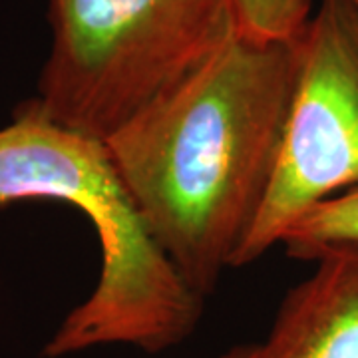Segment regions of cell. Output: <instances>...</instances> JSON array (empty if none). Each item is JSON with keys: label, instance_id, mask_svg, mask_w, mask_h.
Wrapping results in <instances>:
<instances>
[{"label": "cell", "instance_id": "1", "mask_svg": "<svg viewBox=\"0 0 358 358\" xmlns=\"http://www.w3.org/2000/svg\"><path fill=\"white\" fill-rule=\"evenodd\" d=\"M296 64V40L235 34L106 140L150 235L203 299L267 201Z\"/></svg>", "mask_w": 358, "mask_h": 358}, {"label": "cell", "instance_id": "2", "mask_svg": "<svg viewBox=\"0 0 358 358\" xmlns=\"http://www.w3.org/2000/svg\"><path fill=\"white\" fill-rule=\"evenodd\" d=\"M24 199L74 207L100 243L98 281L52 333L44 358L102 346L159 355L192 336L205 299L150 235L106 141L54 124L26 102L0 128V205Z\"/></svg>", "mask_w": 358, "mask_h": 358}, {"label": "cell", "instance_id": "3", "mask_svg": "<svg viewBox=\"0 0 358 358\" xmlns=\"http://www.w3.org/2000/svg\"><path fill=\"white\" fill-rule=\"evenodd\" d=\"M48 22L26 103L102 141L237 34L233 0H48Z\"/></svg>", "mask_w": 358, "mask_h": 358}, {"label": "cell", "instance_id": "4", "mask_svg": "<svg viewBox=\"0 0 358 358\" xmlns=\"http://www.w3.org/2000/svg\"><path fill=\"white\" fill-rule=\"evenodd\" d=\"M296 82L281 159L237 259L253 263L308 209L358 192V13L319 0L296 38Z\"/></svg>", "mask_w": 358, "mask_h": 358}, {"label": "cell", "instance_id": "5", "mask_svg": "<svg viewBox=\"0 0 358 358\" xmlns=\"http://www.w3.org/2000/svg\"><path fill=\"white\" fill-rule=\"evenodd\" d=\"M282 296L263 358H358V243L331 245Z\"/></svg>", "mask_w": 358, "mask_h": 358}, {"label": "cell", "instance_id": "6", "mask_svg": "<svg viewBox=\"0 0 358 358\" xmlns=\"http://www.w3.org/2000/svg\"><path fill=\"white\" fill-rule=\"evenodd\" d=\"M358 243V192L308 209L282 233L279 247L293 259L310 261L331 245Z\"/></svg>", "mask_w": 358, "mask_h": 358}, {"label": "cell", "instance_id": "7", "mask_svg": "<svg viewBox=\"0 0 358 358\" xmlns=\"http://www.w3.org/2000/svg\"><path fill=\"white\" fill-rule=\"evenodd\" d=\"M237 34L253 40H296L315 0H233Z\"/></svg>", "mask_w": 358, "mask_h": 358}, {"label": "cell", "instance_id": "8", "mask_svg": "<svg viewBox=\"0 0 358 358\" xmlns=\"http://www.w3.org/2000/svg\"><path fill=\"white\" fill-rule=\"evenodd\" d=\"M217 358H263V346H261V343L231 346L229 350H225Z\"/></svg>", "mask_w": 358, "mask_h": 358}, {"label": "cell", "instance_id": "9", "mask_svg": "<svg viewBox=\"0 0 358 358\" xmlns=\"http://www.w3.org/2000/svg\"><path fill=\"white\" fill-rule=\"evenodd\" d=\"M346 2H348V4H350V6H352V8L358 13V0H346Z\"/></svg>", "mask_w": 358, "mask_h": 358}]
</instances>
